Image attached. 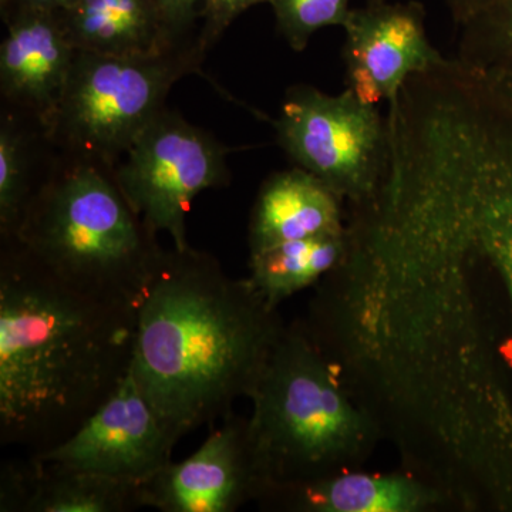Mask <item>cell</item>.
I'll list each match as a JSON object with an SVG mask.
<instances>
[{
	"mask_svg": "<svg viewBox=\"0 0 512 512\" xmlns=\"http://www.w3.org/2000/svg\"><path fill=\"white\" fill-rule=\"evenodd\" d=\"M136 329V309L76 291L2 239L3 446L39 456L72 437L130 373Z\"/></svg>",
	"mask_w": 512,
	"mask_h": 512,
	"instance_id": "1",
	"label": "cell"
},
{
	"mask_svg": "<svg viewBox=\"0 0 512 512\" xmlns=\"http://www.w3.org/2000/svg\"><path fill=\"white\" fill-rule=\"evenodd\" d=\"M284 326L215 256L163 249L138 302L131 373L180 441L249 399Z\"/></svg>",
	"mask_w": 512,
	"mask_h": 512,
	"instance_id": "2",
	"label": "cell"
},
{
	"mask_svg": "<svg viewBox=\"0 0 512 512\" xmlns=\"http://www.w3.org/2000/svg\"><path fill=\"white\" fill-rule=\"evenodd\" d=\"M249 400L258 493L357 470L384 439L303 322L284 326Z\"/></svg>",
	"mask_w": 512,
	"mask_h": 512,
	"instance_id": "3",
	"label": "cell"
},
{
	"mask_svg": "<svg viewBox=\"0 0 512 512\" xmlns=\"http://www.w3.org/2000/svg\"><path fill=\"white\" fill-rule=\"evenodd\" d=\"M113 168L53 150L16 242L64 284L137 311L163 248Z\"/></svg>",
	"mask_w": 512,
	"mask_h": 512,
	"instance_id": "4",
	"label": "cell"
},
{
	"mask_svg": "<svg viewBox=\"0 0 512 512\" xmlns=\"http://www.w3.org/2000/svg\"><path fill=\"white\" fill-rule=\"evenodd\" d=\"M197 42L157 55H104L76 50L69 76L47 121L56 153L114 168L138 134L165 107L181 77L197 72Z\"/></svg>",
	"mask_w": 512,
	"mask_h": 512,
	"instance_id": "5",
	"label": "cell"
},
{
	"mask_svg": "<svg viewBox=\"0 0 512 512\" xmlns=\"http://www.w3.org/2000/svg\"><path fill=\"white\" fill-rule=\"evenodd\" d=\"M275 130L296 167L343 201L359 204L376 190L386 160V117L352 90L333 96L312 86L291 87Z\"/></svg>",
	"mask_w": 512,
	"mask_h": 512,
	"instance_id": "6",
	"label": "cell"
},
{
	"mask_svg": "<svg viewBox=\"0 0 512 512\" xmlns=\"http://www.w3.org/2000/svg\"><path fill=\"white\" fill-rule=\"evenodd\" d=\"M229 148L164 107L113 168L131 207L174 247H190L185 217L200 192L228 185Z\"/></svg>",
	"mask_w": 512,
	"mask_h": 512,
	"instance_id": "7",
	"label": "cell"
},
{
	"mask_svg": "<svg viewBox=\"0 0 512 512\" xmlns=\"http://www.w3.org/2000/svg\"><path fill=\"white\" fill-rule=\"evenodd\" d=\"M453 156L477 261L500 278L512 311V101L464 114L454 127Z\"/></svg>",
	"mask_w": 512,
	"mask_h": 512,
	"instance_id": "8",
	"label": "cell"
},
{
	"mask_svg": "<svg viewBox=\"0 0 512 512\" xmlns=\"http://www.w3.org/2000/svg\"><path fill=\"white\" fill-rule=\"evenodd\" d=\"M177 443L130 370L72 437L32 457L143 484L173 461Z\"/></svg>",
	"mask_w": 512,
	"mask_h": 512,
	"instance_id": "9",
	"label": "cell"
},
{
	"mask_svg": "<svg viewBox=\"0 0 512 512\" xmlns=\"http://www.w3.org/2000/svg\"><path fill=\"white\" fill-rule=\"evenodd\" d=\"M424 18L417 2L369 0L363 8L350 9L342 26L346 89L373 106L392 103L410 76L443 59L430 43Z\"/></svg>",
	"mask_w": 512,
	"mask_h": 512,
	"instance_id": "10",
	"label": "cell"
},
{
	"mask_svg": "<svg viewBox=\"0 0 512 512\" xmlns=\"http://www.w3.org/2000/svg\"><path fill=\"white\" fill-rule=\"evenodd\" d=\"M181 463L161 468L140 487L141 505L161 512H235L258 493L248 419H222Z\"/></svg>",
	"mask_w": 512,
	"mask_h": 512,
	"instance_id": "11",
	"label": "cell"
},
{
	"mask_svg": "<svg viewBox=\"0 0 512 512\" xmlns=\"http://www.w3.org/2000/svg\"><path fill=\"white\" fill-rule=\"evenodd\" d=\"M8 33L0 46L3 109L36 121L45 130L69 76L76 49L59 13H3Z\"/></svg>",
	"mask_w": 512,
	"mask_h": 512,
	"instance_id": "12",
	"label": "cell"
},
{
	"mask_svg": "<svg viewBox=\"0 0 512 512\" xmlns=\"http://www.w3.org/2000/svg\"><path fill=\"white\" fill-rule=\"evenodd\" d=\"M264 510L288 512H424L454 505L419 474L346 470L305 483L271 485L255 498Z\"/></svg>",
	"mask_w": 512,
	"mask_h": 512,
	"instance_id": "13",
	"label": "cell"
},
{
	"mask_svg": "<svg viewBox=\"0 0 512 512\" xmlns=\"http://www.w3.org/2000/svg\"><path fill=\"white\" fill-rule=\"evenodd\" d=\"M342 198L303 168L272 174L259 188L249 220L251 254L301 239L342 234Z\"/></svg>",
	"mask_w": 512,
	"mask_h": 512,
	"instance_id": "14",
	"label": "cell"
},
{
	"mask_svg": "<svg viewBox=\"0 0 512 512\" xmlns=\"http://www.w3.org/2000/svg\"><path fill=\"white\" fill-rule=\"evenodd\" d=\"M59 15L74 49L84 52L157 55L191 43L171 35L156 0H77Z\"/></svg>",
	"mask_w": 512,
	"mask_h": 512,
	"instance_id": "15",
	"label": "cell"
},
{
	"mask_svg": "<svg viewBox=\"0 0 512 512\" xmlns=\"http://www.w3.org/2000/svg\"><path fill=\"white\" fill-rule=\"evenodd\" d=\"M346 229L342 234L285 242L251 254L248 281L272 309L303 289L318 285L342 261Z\"/></svg>",
	"mask_w": 512,
	"mask_h": 512,
	"instance_id": "16",
	"label": "cell"
},
{
	"mask_svg": "<svg viewBox=\"0 0 512 512\" xmlns=\"http://www.w3.org/2000/svg\"><path fill=\"white\" fill-rule=\"evenodd\" d=\"M45 130L36 121L3 109L0 123V238L15 237L30 201L45 178L50 160Z\"/></svg>",
	"mask_w": 512,
	"mask_h": 512,
	"instance_id": "17",
	"label": "cell"
},
{
	"mask_svg": "<svg viewBox=\"0 0 512 512\" xmlns=\"http://www.w3.org/2000/svg\"><path fill=\"white\" fill-rule=\"evenodd\" d=\"M39 463V481L28 512H128L143 508L141 484L55 463Z\"/></svg>",
	"mask_w": 512,
	"mask_h": 512,
	"instance_id": "18",
	"label": "cell"
},
{
	"mask_svg": "<svg viewBox=\"0 0 512 512\" xmlns=\"http://www.w3.org/2000/svg\"><path fill=\"white\" fill-rule=\"evenodd\" d=\"M457 57L512 83V0H495L460 28Z\"/></svg>",
	"mask_w": 512,
	"mask_h": 512,
	"instance_id": "19",
	"label": "cell"
},
{
	"mask_svg": "<svg viewBox=\"0 0 512 512\" xmlns=\"http://www.w3.org/2000/svg\"><path fill=\"white\" fill-rule=\"evenodd\" d=\"M279 32L295 52H302L318 30L343 26L350 0H269Z\"/></svg>",
	"mask_w": 512,
	"mask_h": 512,
	"instance_id": "20",
	"label": "cell"
},
{
	"mask_svg": "<svg viewBox=\"0 0 512 512\" xmlns=\"http://www.w3.org/2000/svg\"><path fill=\"white\" fill-rule=\"evenodd\" d=\"M40 463L28 460L5 461L0 471V511L28 512L39 481Z\"/></svg>",
	"mask_w": 512,
	"mask_h": 512,
	"instance_id": "21",
	"label": "cell"
},
{
	"mask_svg": "<svg viewBox=\"0 0 512 512\" xmlns=\"http://www.w3.org/2000/svg\"><path fill=\"white\" fill-rule=\"evenodd\" d=\"M265 2L269 3V0H205L200 18L202 28L195 39L202 55L220 40L225 30L241 13Z\"/></svg>",
	"mask_w": 512,
	"mask_h": 512,
	"instance_id": "22",
	"label": "cell"
},
{
	"mask_svg": "<svg viewBox=\"0 0 512 512\" xmlns=\"http://www.w3.org/2000/svg\"><path fill=\"white\" fill-rule=\"evenodd\" d=\"M156 2L171 35L178 42H185V33L191 29L195 19L201 18L205 0H156Z\"/></svg>",
	"mask_w": 512,
	"mask_h": 512,
	"instance_id": "23",
	"label": "cell"
},
{
	"mask_svg": "<svg viewBox=\"0 0 512 512\" xmlns=\"http://www.w3.org/2000/svg\"><path fill=\"white\" fill-rule=\"evenodd\" d=\"M446 2L454 22L460 29L483 15L485 10L494 5L495 0H446Z\"/></svg>",
	"mask_w": 512,
	"mask_h": 512,
	"instance_id": "24",
	"label": "cell"
},
{
	"mask_svg": "<svg viewBox=\"0 0 512 512\" xmlns=\"http://www.w3.org/2000/svg\"><path fill=\"white\" fill-rule=\"evenodd\" d=\"M77 0H2L3 13L15 10H39V12L62 13Z\"/></svg>",
	"mask_w": 512,
	"mask_h": 512,
	"instance_id": "25",
	"label": "cell"
}]
</instances>
